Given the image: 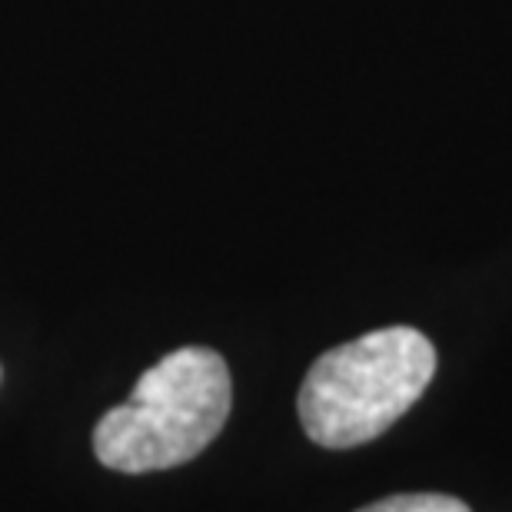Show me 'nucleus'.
<instances>
[{
    "label": "nucleus",
    "instance_id": "obj_1",
    "mask_svg": "<svg viewBox=\"0 0 512 512\" xmlns=\"http://www.w3.org/2000/svg\"><path fill=\"white\" fill-rule=\"evenodd\" d=\"M233 406L227 360L207 346L167 353L140 376L127 403L94 429V453L117 473H160L190 463L220 436Z\"/></svg>",
    "mask_w": 512,
    "mask_h": 512
},
{
    "label": "nucleus",
    "instance_id": "obj_3",
    "mask_svg": "<svg viewBox=\"0 0 512 512\" xmlns=\"http://www.w3.org/2000/svg\"><path fill=\"white\" fill-rule=\"evenodd\" d=\"M360 512H469L466 503H459L453 496H436V493H413V496H389L373 506H363Z\"/></svg>",
    "mask_w": 512,
    "mask_h": 512
},
{
    "label": "nucleus",
    "instance_id": "obj_2",
    "mask_svg": "<svg viewBox=\"0 0 512 512\" xmlns=\"http://www.w3.org/2000/svg\"><path fill=\"white\" fill-rule=\"evenodd\" d=\"M436 350L413 326H386L323 353L300 386V423L323 449L383 436L433 383Z\"/></svg>",
    "mask_w": 512,
    "mask_h": 512
}]
</instances>
